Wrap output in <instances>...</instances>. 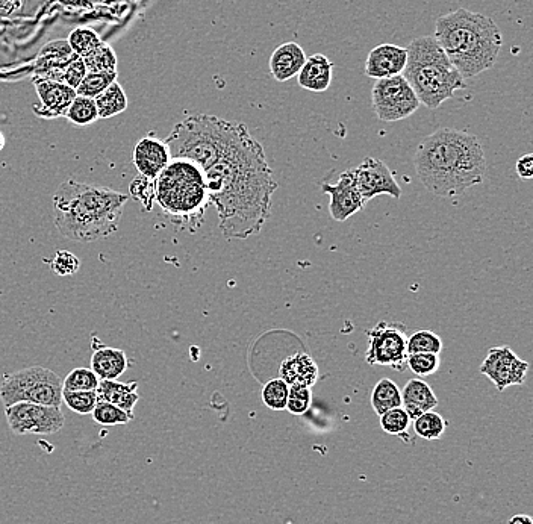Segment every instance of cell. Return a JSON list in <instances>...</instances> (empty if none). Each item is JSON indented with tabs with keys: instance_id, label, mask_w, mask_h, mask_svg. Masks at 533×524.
I'll return each mask as SVG.
<instances>
[{
	"instance_id": "1",
	"label": "cell",
	"mask_w": 533,
	"mask_h": 524,
	"mask_svg": "<svg viewBox=\"0 0 533 524\" xmlns=\"http://www.w3.org/2000/svg\"><path fill=\"white\" fill-rule=\"evenodd\" d=\"M219 228L228 240L258 235L270 219L272 197L278 190L264 147L237 123L231 140L217 160L203 170Z\"/></svg>"
},
{
	"instance_id": "2",
	"label": "cell",
	"mask_w": 533,
	"mask_h": 524,
	"mask_svg": "<svg viewBox=\"0 0 533 524\" xmlns=\"http://www.w3.org/2000/svg\"><path fill=\"white\" fill-rule=\"evenodd\" d=\"M414 166L426 190L443 199H458L484 182L487 156L476 135L441 128L421 141Z\"/></svg>"
},
{
	"instance_id": "3",
	"label": "cell",
	"mask_w": 533,
	"mask_h": 524,
	"mask_svg": "<svg viewBox=\"0 0 533 524\" xmlns=\"http://www.w3.org/2000/svg\"><path fill=\"white\" fill-rule=\"evenodd\" d=\"M129 194L67 179L53 194V220L76 243L105 240L119 229Z\"/></svg>"
},
{
	"instance_id": "4",
	"label": "cell",
	"mask_w": 533,
	"mask_h": 524,
	"mask_svg": "<svg viewBox=\"0 0 533 524\" xmlns=\"http://www.w3.org/2000/svg\"><path fill=\"white\" fill-rule=\"evenodd\" d=\"M434 38L464 79L493 69L503 46L496 22L465 8L437 19Z\"/></svg>"
},
{
	"instance_id": "5",
	"label": "cell",
	"mask_w": 533,
	"mask_h": 524,
	"mask_svg": "<svg viewBox=\"0 0 533 524\" xmlns=\"http://www.w3.org/2000/svg\"><path fill=\"white\" fill-rule=\"evenodd\" d=\"M155 203L176 228L196 232L211 205L205 173L193 161L172 158L155 179Z\"/></svg>"
},
{
	"instance_id": "6",
	"label": "cell",
	"mask_w": 533,
	"mask_h": 524,
	"mask_svg": "<svg viewBox=\"0 0 533 524\" xmlns=\"http://www.w3.org/2000/svg\"><path fill=\"white\" fill-rule=\"evenodd\" d=\"M408 61L402 76L411 85L420 105L437 110L456 91L464 90L465 79L450 63L434 37L415 38L406 47Z\"/></svg>"
},
{
	"instance_id": "7",
	"label": "cell",
	"mask_w": 533,
	"mask_h": 524,
	"mask_svg": "<svg viewBox=\"0 0 533 524\" xmlns=\"http://www.w3.org/2000/svg\"><path fill=\"white\" fill-rule=\"evenodd\" d=\"M0 400L5 408L22 402L61 408L63 381L52 370L34 365L5 375L4 381L0 384Z\"/></svg>"
},
{
	"instance_id": "8",
	"label": "cell",
	"mask_w": 533,
	"mask_h": 524,
	"mask_svg": "<svg viewBox=\"0 0 533 524\" xmlns=\"http://www.w3.org/2000/svg\"><path fill=\"white\" fill-rule=\"evenodd\" d=\"M371 103L382 122H400L420 108V100L402 75L379 79L371 91Z\"/></svg>"
},
{
	"instance_id": "9",
	"label": "cell",
	"mask_w": 533,
	"mask_h": 524,
	"mask_svg": "<svg viewBox=\"0 0 533 524\" xmlns=\"http://www.w3.org/2000/svg\"><path fill=\"white\" fill-rule=\"evenodd\" d=\"M368 349L365 361L370 365H384L397 372H405L406 341H408V328L399 322H379L375 328L367 331Z\"/></svg>"
},
{
	"instance_id": "10",
	"label": "cell",
	"mask_w": 533,
	"mask_h": 524,
	"mask_svg": "<svg viewBox=\"0 0 533 524\" xmlns=\"http://www.w3.org/2000/svg\"><path fill=\"white\" fill-rule=\"evenodd\" d=\"M8 428L14 435H52L66 426V417L57 406L16 403L5 408Z\"/></svg>"
},
{
	"instance_id": "11",
	"label": "cell",
	"mask_w": 533,
	"mask_h": 524,
	"mask_svg": "<svg viewBox=\"0 0 533 524\" xmlns=\"http://www.w3.org/2000/svg\"><path fill=\"white\" fill-rule=\"evenodd\" d=\"M529 362L521 359L509 346L491 347L481 365V373L487 376L500 393L509 387H520L526 382Z\"/></svg>"
},
{
	"instance_id": "12",
	"label": "cell",
	"mask_w": 533,
	"mask_h": 524,
	"mask_svg": "<svg viewBox=\"0 0 533 524\" xmlns=\"http://www.w3.org/2000/svg\"><path fill=\"white\" fill-rule=\"evenodd\" d=\"M352 172L365 205L381 194H388L396 200L402 197V188L397 184L393 172L381 160L365 158Z\"/></svg>"
},
{
	"instance_id": "13",
	"label": "cell",
	"mask_w": 533,
	"mask_h": 524,
	"mask_svg": "<svg viewBox=\"0 0 533 524\" xmlns=\"http://www.w3.org/2000/svg\"><path fill=\"white\" fill-rule=\"evenodd\" d=\"M323 193L331 196V203H329V213L335 222H346L350 217L355 216L356 213L365 208L364 200H362L361 193L356 187L355 176L352 170L344 172L338 179L337 184L322 185Z\"/></svg>"
},
{
	"instance_id": "14",
	"label": "cell",
	"mask_w": 533,
	"mask_h": 524,
	"mask_svg": "<svg viewBox=\"0 0 533 524\" xmlns=\"http://www.w3.org/2000/svg\"><path fill=\"white\" fill-rule=\"evenodd\" d=\"M34 81L35 90H37L40 105H35L34 113L41 119H60L66 117L67 110L72 105L76 94V90L67 87V85L60 84V82L49 81V79L35 76Z\"/></svg>"
},
{
	"instance_id": "15",
	"label": "cell",
	"mask_w": 533,
	"mask_h": 524,
	"mask_svg": "<svg viewBox=\"0 0 533 524\" xmlns=\"http://www.w3.org/2000/svg\"><path fill=\"white\" fill-rule=\"evenodd\" d=\"M408 61V50L399 44L382 43L368 54L364 73L368 78L387 79L402 75Z\"/></svg>"
},
{
	"instance_id": "16",
	"label": "cell",
	"mask_w": 533,
	"mask_h": 524,
	"mask_svg": "<svg viewBox=\"0 0 533 524\" xmlns=\"http://www.w3.org/2000/svg\"><path fill=\"white\" fill-rule=\"evenodd\" d=\"M172 161L166 141L155 137H144L134 149V164L138 175L155 181Z\"/></svg>"
},
{
	"instance_id": "17",
	"label": "cell",
	"mask_w": 533,
	"mask_h": 524,
	"mask_svg": "<svg viewBox=\"0 0 533 524\" xmlns=\"http://www.w3.org/2000/svg\"><path fill=\"white\" fill-rule=\"evenodd\" d=\"M334 63L326 55L314 54L306 58L302 70L297 75V82L303 90L311 93H323L332 84Z\"/></svg>"
},
{
	"instance_id": "18",
	"label": "cell",
	"mask_w": 533,
	"mask_h": 524,
	"mask_svg": "<svg viewBox=\"0 0 533 524\" xmlns=\"http://www.w3.org/2000/svg\"><path fill=\"white\" fill-rule=\"evenodd\" d=\"M78 55L73 52L67 40H55L47 43L38 54L37 63H35V76L49 79L53 73L66 69L69 64L76 60Z\"/></svg>"
},
{
	"instance_id": "19",
	"label": "cell",
	"mask_w": 533,
	"mask_h": 524,
	"mask_svg": "<svg viewBox=\"0 0 533 524\" xmlns=\"http://www.w3.org/2000/svg\"><path fill=\"white\" fill-rule=\"evenodd\" d=\"M306 54L300 44L287 41L275 50L270 58V72L278 82H287L299 75L306 61Z\"/></svg>"
},
{
	"instance_id": "20",
	"label": "cell",
	"mask_w": 533,
	"mask_h": 524,
	"mask_svg": "<svg viewBox=\"0 0 533 524\" xmlns=\"http://www.w3.org/2000/svg\"><path fill=\"white\" fill-rule=\"evenodd\" d=\"M279 378L290 387H314L318 379V365L308 353H294L282 361Z\"/></svg>"
},
{
	"instance_id": "21",
	"label": "cell",
	"mask_w": 533,
	"mask_h": 524,
	"mask_svg": "<svg viewBox=\"0 0 533 524\" xmlns=\"http://www.w3.org/2000/svg\"><path fill=\"white\" fill-rule=\"evenodd\" d=\"M128 367V355L116 347H99L91 355V370L100 381H117Z\"/></svg>"
},
{
	"instance_id": "22",
	"label": "cell",
	"mask_w": 533,
	"mask_h": 524,
	"mask_svg": "<svg viewBox=\"0 0 533 524\" xmlns=\"http://www.w3.org/2000/svg\"><path fill=\"white\" fill-rule=\"evenodd\" d=\"M400 393H402V408L408 412L411 420L420 417L424 412L435 411L440 403L434 390L421 379H411L406 382L405 388Z\"/></svg>"
},
{
	"instance_id": "23",
	"label": "cell",
	"mask_w": 533,
	"mask_h": 524,
	"mask_svg": "<svg viewBox=\"0 0 533 524\" xmlns=\"http://www.w3.org/2000/svg\"><path fill=\"white\" fill-rule=\"evenodd\" d=\"M97 399L113 403L128 414L134 415V408L140 400L137 382L100 381L96 390Z\"/></svg>"
},
{
	"instance_id": "24",
	"label": "cell",
	"mask_w": 533,
	"mask_h": 524,
	"mask_svg": "<svg viewBox=\"0 0 533 524\" xmlns=\"http://www.w3.org/2000/svg\"><path fill=\"white\" fill-rule=\"evenodd\" d=\"M99 119H111L128 110V97L119 82H114L94 99Z\"/></svg>"
},
{
	"instance_id": "25",
	"label": "cell",
	"mask_w": 533,
	"mask_h": 524,
	"mask_svg": "<svg viewBox=\"0 0 533 524\" xmlns=\"http://www.w3.org/2000/svg\"><path fill=\"white\" fill-rule=\"evenodd\" d=\"M371 406L379 417L390 409L400 408L402 393L396 382L388 378L381 379L371 391Z\"/></svg>"
},
{
	"instance_id": "26",
	"label": "cell",
	"mask_w": 533,
	"mask_h": 524,
	"mask_svg": "<svg viewBox=\"0 0 533 524\" xmlns=\"http://www.w3.org/2000/svg\"><path fill=\"white\" fill-rule=\"evenodd\" d=\"M447 422L443 415L435 411L424 412L414 420V431L423 440L435 441L443 437Z\"/></svg>"
},
{
	"instance_id": "27",
	"label": "cell",
	"mask_w": 533,
	"mask_h": 524,
	"mask_svg": "<svg viewBox=\"0 0 533 524\" xmlns=\"http://www.w3.org/2000/svg\"><path fill=\"white\" fill-rule=\"evenodd\" d=\"M82 60L87 67V72L90 73L114 72L117 69L116 52L110 44L103 43V41L99 47H96L90 55L82 58Z\"/></svg>"
},
{
	"instance_id": "28",
	"label": "cell",
	"mask_w": 533,
	"mask_h": 524,
	"mask_svg": "<svg viewBox=\"0 0 533 524\" xmlns=\"http://www.w3.org/2000/svg\"><path fill=\"white\" fill-rule=\"evenodd\" d=\"M66 119L76 126L93 125L99 120L96 102L90 97L76 96L67 110Z\"/></svg>"
},
{
	"instance_id": "29",
	"label": "cell",
	"mask_w": 533,
	"mask_h": 524,
	"mask_svg": "<svg viewBox=\"0 0 533 524\" xmlns=\"http://www.w3.org/2000/svg\"><path fill=\"white\" fill-rule=\"evenodd\" d=\"M91 414H93L94 422L102 426L128 425L134 420V415L128 414L113 403L103 402V400H97Z\"/></svg>"
},
{
	"instance_id": "30",
	"label": "cell",
	"mask_w": 533,
	"mask_h": 524,
	"mask_svg": "<svg viewBox=\"0 0 533 524\" xmlns=\"http://www.w3.org/2000/svg\"><path fill=\"white\" fill-rule=\"evenodd\" d=\"M117 81V70L114 72H99L90 73L87 72L85 78L82 79L79 87L76 88V94L78 96L90 97V99H96L99 94H102L106 88Z\"/></svg>"
},
{
	"instance_id": "31",
	"label": "cell",
	"mask_w": 533,
	"mask_h": 524,
	"mask_svg": "<svg viewBox=\"0 0 533 524\" xmlns=\"http://www.w3.org/2000/svg\"><path fill=\"white\" fill-rule=\"evenodd\" d=\"M441 350H443V341L435 332L424 331L423 329V331L408 335V341H406L408 356L415 355V353H435V355H440Z\"/></svg>"
},
{
	"instance_id": "32",
	"label": "cell",
	"mask_w": 533,
	"mask_h": 524,
	"mask_svg": "<svg viewBox=\"0 0 533 524\" xmlns=\"http://www.w3.org/2000/svg\"><path fill=\"white\" fill-rule=\"evenodd\" d=\"M290 385L281 378L272 379L262 388V402L272 411H284L287 408Z\"/></svg>"
},
{
	"instance_id": "33",
	"label": "cell",
	"mask_w": 533,
	"mask_h": 524,
	"mask_svg": "<svg viewBox=\"0 0 533 524\" xmlns=\"http://www.w3.org/2000/svg\"><path fill=\"white\" fill-rule=\"evenodd\" d=\"M69 44L78 57L85 58L102 43L96 31L90 28H78L70 34Z\"/></svg>"
},
{
	"instance_id": "34",
	"label": "cell",
	"mask_w": 533,
	"mask_h": 524,
	"mask_svg": "<svg viewBox=\"0 0 533 524\" xmlns=\"http://www.w3.org/2000/svg\"><path fill=\"white\" fill-rule=\"evenodd\" d=\"M100 379L94 375L93 370L79 369L72 370L63 381V391H96L99 387Z\"/></svg>"
},
{
	"instance_id": "35",
	"label": "cell",
	"mask_w": 533,
	"mask_h": 524,
	"mask_svg": "<svg viewBox=\"0 0 533 524\" xmlns=\"http://www.w3.org/2000/svg\"><path fill=\"white\" fill-rule=\"evenodd\" d=\"M411 423V417L402 406L390 409L381 415V428L384 429L385 434L394 435V437L405 434Z\"/></svg>"
},
{
	"instance_id": "36",
	"label": "cell",
	"mask_w": 533,
	"mask_h": 524,
	"mask_svg": "<svg viewBox=\"0 0 533 524\" xmlns=\"http://www.w3.org/2000/svg\"><path fill=\"white\" fill-rule=\"evenodd\" d=\"M406 369H411V372L420 378L435 375L440 369V355H435V353L409 355L406 359Z\"/></svg>"
},
{
	"instance_id": "37",
	"label": "cell",
	"mask_w": 533,
	"mask_h": 524,
	"mask_svg": "<svg viewBox=\"0 0 533 524\" xmlns=\"http://www.w3.org/2000/svg\"><path fill=\"white\" fill-rule=\"evenodd\" d=\"M97 400L96 391H63V403L76 414H91Z\"/></svg>"
},
{
	"instance_id": "38",
	"label": "cell",
	"mask_w": 533,
	"mask_h": 524,
	"mask_svg": "<svg viewBox=\"0 0 533 524\" xmlns=\"http://www.w3.org/2000/svg\"><path fill=\"white\" fill-rule=\"evenodd\" d=\"M129 193H131L132 199L137 200V202L143 205L144 211H147V213L155 205V181H152V179L138 175L131 182Z\"/></svg>"
},
{
	"instance_id": "39",
	"label": "cell",
	"mask_w": 533,
	"mask_h": 524,
	"mask_svg": "<svg viewBox=\"0 0 533 524\" xmlns=\"http://www.w3.org/2000/svg\"><path fill=\"white\" fill-rule=\"evenodd\" d=\"M85 75H87V67H85L84 60L82 58H76L66 69L53 73L49 81L60 82V84L67 85V87L76 90L79 84H81L82 79L85 78Z\"/></svg>"
},
{
	"instance_id": "40",
	"label": "cell",
	"mask_w": 533,
	"mask_h": 524,
	"mask_svg": "<svg viewBox=\"0 0 533 524\" xmlns=\"http://www.w3.org/2000/svg\"><path fill=\"white\" fill-rule=\"evenodd\" d=\"M50 269L57 276H73L81 269V259L69 250H60L50 261Z\"/></svg>"
},
{
	"instance_id": "41",
	"label": "cell",
	"mask_w": 533,
	"mask_h": 524,
	"mask_svg": "<svg viewBox=\"0 0 533 524\" xmlns=\"http://www.w3.org/2000/svg\"><path fill=\"white\" fill-rule=\"evenodd\" d=\"M312 403L311 388L290 387L288 394L287 411L293 415H303L309 411Z\"/></svg>"
},
{
	"instance_id": "42",
	"label": "cell",
	"mask_w": 533,
	"mask_h": 524,
	"mask_svg": "<svg viewBox=\"0 0 533 524\" xmlns=\"http://www.w3.org/2000/svg\"><path fill=\"white\" fill-rule=\"evenodd\" d=\"M517 170L518 178L524 179V181H529L533 176V155L532 153H526V155L521 156L520 160L517 161Z\"/></svg>"
},
{
	"instance_id": "43",
	"label": "cell",
	"mask_w": 533,
	"mask_h": 524,
	"mask_svg": "<svg viewBox=\"0 0 533 524\" xmlns=\"http://www.w3.org/2000/svg\"><path fill=\"white\" fill-rule=\"evenodd\" d=\"M508 524H533L532 517L527 514H517L509 518Z\"/></svg>"
},
{
	"instance_id": "44",
	"label": "cell",
	"mask_w": 533,
	"mask_h": 524,
	"mask_svg": "<svg viewBox=\"0 0 533 524\" xmlns=\"http://www.w3.org/2000/svg\"><path fill=\"white\" fill-rule=\"evenodd\" d=\"M4 147H5V137H4V134L0 132V150L4 149Z\"/></svg>"
}]
</instances>
